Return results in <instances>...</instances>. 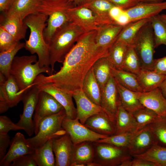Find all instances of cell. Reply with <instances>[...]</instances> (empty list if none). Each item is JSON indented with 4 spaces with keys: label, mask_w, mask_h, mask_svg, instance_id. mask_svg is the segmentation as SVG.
I'll list each match as a JSON object with an SVG mask.
<instances>
[{
    "label": "cell",
    "mask_w": 166,
    "mask_h": 166,
    "mask_svg": "<svg viewBox=\"0 0 166 166\" xmlns=\"http://www.w3.org/2000/svg\"><path fill=\"white\" fill-rule=\"evenodd\" d=\"M96 34L94 30L82 34L65 57L60 70L48 76L40 74L33 84L51 83L72 94L81 89L84 80L94 63L108 55V51L97 45Z\"/></svg>",
    "instance_id": "cell-1"
},
{
    "label": "cell",
    "mask_w": 166,
    "mask_h": 166,
    "mask_svg": "<svg viewBox=\"0 0 166 166\" xmlns=\"http://www.w3.org/2000/svg\"><path fill=\"white\" fill-rule=\"evenodd\" d=\"M48 16L41 12L30 14L23 20V22L30 29L29 39L25 43L24 48L31 54L36 53L40 66L49 67V44L44 39L43 32L47 25Z\"/></svg>",
    "instance_id": "cell-2"
},
{
    "label": "cell",
    "mask_w": 166,
    "mask_h": 166,
    "mask_svg": "<svg viewBox=\"0 0 166 166\" xmlns=\"http://www.w3.org/2000/svg\"><path fill=\"white\" fill-rule=\"evenodd\" d=\"M84 31L80 27L69 22L58 28L48 43L50 65L53 73L57 62L62 63Z\"/></svg>",
    "instance_id": "cell-3"
},
{
    "label": "cell",
    "mask_w": 166,
    "mask_h": 166,
    "mask_svg": "<svg viewBox=\"0 0 166 166\" xmlns=\"http://www.w3.org/2000/svg\"><path fill=\"white\" fill-rule=\"evenodd\" d=\"M43 73L48 75L53 74L51 67L40 66L35 55L15 56L10 70V75L15 79L23 94L32 86L37 77Z\"/></svg>",
    "instance_id": "cell-4"
},
{
    "label": "cell",
    "mask_w": 166,
    "mask_h": 166,
    "mask_svg": "<svg viewBox=\"0 0 166 166\" xmlns=\"http://www.w3.org/2000/svg\"><path fill=\"white\" fill-rule=\"evenodd\" d=\"M75 6L68 0H42L38 12L48 16L43 32L44 37L47 44L57 30L69 22L66 11Z\"/></svg>",
    "instance_id": "cell-5"
},
{
    "label": "cell",
    "mask_w": 166,
    "mask_h": 166,
    "mask_svg": "<svg viewBox=\"0 0 166 166\" xmlns=\"http://www.w3.org/2000/svg\"><path fill=\"white\" fill-rule=\"evenodd\" d=\"M63 108L59 113L43 119L39 124L37 133L32 137L27 139L34 148L43 146L48 140L66 133L63 128L62 123L66 116Z\"/></svg>",
    "instance_id": "cell-6"
},
{
    "label": "cell",
    "mask_w": 166,
    "mask_h": 166,
    "mask_svg": "<svg viewBox=\"0 0 166 166\" xmlns=\"http://www.w3.org/2000/svg\"><path fill=\"white\" fill-rule=\"evenodd\" d=\"M133 45L140 58L142 69L152 70L155 47L150 20L139 30Z\"/></svg>",
    "instance_id": "cell-7"
},
{
    "label": "cell",
    "mask_w": 166,
    "mask_h": 166,
    "mask_svg": "<svg viewBox=\"0 0 166 166\" xmlns=\"http://www.w3.org/2000/svg\"><path fill=\"white\" fill-rule=\"evenodd\" d=\"M93 143L95 150L93 161L101 166H120L124 161L133 158L127 148L106 143Z\"/></svg>",
    "instance_id": "cell-8"
},
{
    "label": "cell",
    "mask_w": 166,
    "mask_h": 166,
    "mask_svg": "<svg viewBox=\"0 0 166 166\" xmlns=\"http://www.w3.org/2000/svg\"><path fill=\"white\" fill-rule=\"evenodd\" d=\"M40 91L36 85H34L22 95L21 101L23 105V111L16 124L21 127L29 136L34 132L35 126L32 118Z\"/></svg>",
    "instance_id": "cell-9"
},
{
    "label": "cell",
    "mask_w": 166,
    "mask_h": 166,
    "mask_svg": "<svg viewBox=\"0 0 166 166\" xmlns=\"http://www.w3.org/2000/svg\"><path fill=\"white\" fill-rule=\"evenodd\" d=\"M62 126L74 145L85 141L95 142L109 136L91 130L81 123L77 118L72 119L66 116L63 120Z\"/></svg>",
    "instance_id": "cell-10"
},
{
    "label": "cell",
    "mask_w": 166,
    "mask_h": 166,
    "mask_svg": "<svg viewBox=\"0 0 166 166\" xmlns=\"http://www.w3.org/2000/svg\"><path fill=\"white\" fill-rule=\"evenodd\" d=\"M63 108L51 95L41 91L33 117L35 135L38 132L39 123L43 119L59 113Z\"/></svg>",
    "instance_id": "cell-11"
},
{
    "label": "cell",
    "mask_w": 166,
    "mask_h": 166,
    "mask_svg": "<svg viewBox=\"0 0 166 166\" xmlns=\"http://www.w3.org/2000/svg\"><path fill=\"white\" fill-rule=\"evenodd\" d=\"M66 14L69 22L81 27L85 32L97 30L99 24L93 12L81 5L70 8Z\"/></svg>",
    "instance_id": "cell-12"
},
{
    "label": "cell",
    "mask_w": 166,
    "mask_h": 166,
    "mask_svg": "<svg viewBox=\"0 0 166 166\" xmlns=\"http://www.w3.org/2000/svg\"><path fill=\"white\" fill-rule=\"evenodd\" d=\"M52 140L55 166H71L73 162L75 145L66 133Z\"/></svg>",
    "instance_id": "cell-13"
},
{
    "label": "cell",
    "mask_w": 166,
    "mask_h": 166,
    "mask_svg": "<svg viewBox=\"0 0 166 166\" xmlns=\"http://www.w3.org/2000/svg\"><path fill=\"white\" fill-rule=\"evenodd\" d=\"M166 10V1L159 3L140 2L123 10L128 23L143 19H149Z\"/></svg>",
    "instance_id": "cell-14"
},
{
    "label": "cell",
    "mask_w": 166,
    "mask_h": 166,
    "mask_svg": "<svg viewBox=\"0 0 166 166\" xmlns=\"http://www.w3.org/2000/svg\"><path fill=\"white\" fill-rule=\"evenodd\" d=\"M73 97L76 105V118L83 124H84L87 120L93 115L104 112L109 113L101 106L90 100L81 89L75 91L73 94Z\"/></svg>",
    "instance_id": "cell-15"
},
{
    "label": "cell",
    "mask_w": 166,
    "mask_h": 166,
    "mask_svg": "<svg viewBox=\"0 0 166 166\" xmlns=\"http://www.w3.org/2000/svg\"><path fill=\"white\" fill-rule=\"evenodd\" d=\"M40 91L46 92L53 96L63 107L66 117L76 118L77 110L73 100V94L58 88L51 83L36 84Z\"/></svg>",
    "instance_id": "cell-16"
},
{
    "label": "cell",
    "mask_w": 166,
    "mask_h": 166,
    "mask_svg": "<svg viewBox=\"0 0 166 166\" xmlns=\"http://www.w3.org/2000/svg\"><path fill=\"white\" fill-rule=\"evenodd\" d=\"M35 148L22 133L18 132L13 138L9 150L0 161V166H9L15 159L23 155L33 153Z\"/></svg>",
    "instance_id": "cell-17"
},
{
    "label": "cell",
    "mask_w": 166,
    "mask_h": 166,
    "mask_svg": "<svg viewBox=\"0 0 166 166\" xmlns=\"http://www.w3.org/2000/svg\"><path fill=\"white\" fill-rule=\"evenodd\" d=\"M84 125L99 134L109 136L116 133L115 119L106 112L91 117Z\"/></svg>",
    "instance_id": "cell-18"
},
{
    "label": "cell",
    "mask_w": 166,
    "mask_h": 166,
    "mask_svg": "<svg viewBox=\"0 0 166 166\" xmlns=\"http://www.w3.org/2000/svg\"><path fill=\"white\" fill-rule=\"evenodd\" d=\"M154 143V137L148 125L136 132L127 148L133 157L144 153Z\"/></svg>",
    "instance_id": "cell-19"
},
{
    "label": "cell",
    "mask_w": 166,
    "mask_h": 166,
    "mask_svg": "<svg viewBox=\"0 0 166 166\" xmlns=\"http://www.w3.org/2000/svg\"><path fill=\"white\" fill-rule=\"evenodd\" d=\"M121 104L116 81L112 76L101 91V106L115 119Z\"/></svg>",
    "instance_id": "cell-20"
},
{
    "label": "cell",
    "mask_w": 166,
    "mask_h": 166,
    "mask_svg": "<svg viewBox=\"0 0 166 166\" xmlns=\"http://www.w3.org/2000/svg\"><path fill=\"white\" fill-rule=\"evenodd\" d=\"M81 5L93 12L97 18L99 26L119 24L110 14L112 9L116 6L107 0H84Z\"/></svg>",
    "instance_id": "cell-21"
},
{
    "label": "cell",
    "mask_w": 166,
    "mask_h": 166,
    "mask_svg": "<svg viewBox=\"0 0 166 166\" xmlns=\"http://www.w3.org/2000/svg\"><path fill=\"white\" fill-rule=\"evenodd\" d=\"M136 94L144 107L153 110L158 116L166 115V99L159 88L148 92H136Z\"/></svg>",
    "instance_id": "cell-22"
},
{
    "label": "cell",
    "mask_w": 166,
    "mask_h": 166,
    "mask_svg": "<svg viewBox=\"0 0 166 166\" xmlns=\"http://www.w3.org/2000/svg\"><path fill=\"white\" fill-rule=\"evenodd\" d=\"M124 25L110 24L99 26L95 41L99 47L108 51L116 41Z\"/></svg>",
    "instance_id": "cell-23"
},
{
    "label": "cell",
    "mask_w": 166,
    "mask_h": 166,
    "mask_svg": "<svg viewBox=\"0 0 166 166\" xmlns=\"http://www.w3.org/2000/svg\"><path fill=\"white\" fill-rule=\"evenodd\" d=\"M0 93L8 103L10 108L16 106L22 101L23 94L14 77L10 75L6 79L3 77H0Z\"/></svg>",
    "instance_id": "cell-24"
},
{
    "label": "cell",
    "mask_w": 166,
    "mask_h": 166,
    "mask_svg": "<svg viewBox=\"0 0 166 166\" xmlns=\"http://www.w3.org/2000/svg\"><path fill=\"white\" fill-rule=\"evenodd\" d=\"M23 20L13 14L0 16V25L18 41L24 39L28 27Z\"/></svg>",
    "instance_id": "cell-25"
},
{
    "label": "cell",
    "mask_w": 166,
    "mask_h": 166,
    "mask_svg": "<svg viewBox=\"0 0 166 166\" xmlns=\"http://www.w3.org/2000/svg\"><path fill=\"white\" fill-rule=\"evenodd\" d=\"M42 0H14L4 14L15 15L23 20L28 15L38 12Z\"/></svg>",
    "instance_id": "cell-26"
},
{
    "label": "cell",
    "mask_w": 166,
    "mask_h": 166,
    "mask_svg": "<svg viewBox=\"0 0 166 166\" xmlns=\"http://www.w3.org/2000/svg\"><path fill=\"white\" fill-rule=\"evenodd\" d=\"M115 135L139 130L134 117L124 108L121 104L119 106L115 115Z\"/></svg>",
    "instance_id": "cell-27"
},
{
    "label": "cell",
    "mask_w": 166,
    "mask_h": 166,
    "mask_svg": "<svg viewBox=\"0 0 166 166\" xmlns=\"http://www.w3.org/2000/svg\"><path fill=\"white\" fill-rule=\"evenodd\" d=\"M81 89L90 100L101 106V89L94 76L92 67L89 71L84 80Z\"/></svg>",
    "instance_id": "cell-28"
},
{
    "label": "cell",
    "mask_w": 166,
    "mask_h": 166,
    "mask_svg": "<svg viewBox=\"0 0 166 166\" xmlns=\"http://www.w3.org/2000/svg\"><path fill=\"white\" fill-rule=\"evenodd\" d=\"M137 76L143 92L150 91L158 88L166 77V75L144 69H142Z\"/></svg>",
    "instance_id": "cell-29"
},
{
    "label": "cell",
    "mask_w": 166,
    "mask_h": 166,
    "mask_svg": "<svg viewBox=\"0 0 166 166\" xmlns=\"http://www.w3.org/2000/svg\"><path fill=\"white\" fill-rule=\"evenodd\" d=\"M111 73L116 80L124 87L134 92H143L136 74L113 66Z\"/></svg>",
    "instance_id": "cell-30"
},
{
    "label": "cell",
    "mask_w": 166,
    "mask_h": 166,
    "mask_svg": "<svg viewBox=\"0 0 166 166\" xmlns=\"http://www.w3.org/2000/svg\"><path fill=\"white\" fill-rule=\"evenodd\" d=\"M116 81L121 104L126 110L132 114L144 107L137 98L136 92L124 87Z\"/></svg>",
    "instance_id": "cell-31"
},
{
    "label": "cell",
    "mask_w": 166,
    "mask_h": 166,
    "mask_svg": "<svg viewBox=\"0 0 166 166\" xmlns=\"http://www.w3.org/2000/svg\"><path fill=\"white\" fill-rule=\"evenodd\" d=\"M95 156L93 142H83L75 145L73 162L81 164L83 166H86L87 163L93 161Z\"/></svg>",
    "instance_id": "cell-32"
},
{
    "label": "cell",
    "mask_w": 166,
    "mask_h": 166,
    "mask_svg": "<svg viewBox=\"0 0 166 166\" xmlns=\"http://www.w3.org/2000/svg\"><path fill=\"white\" fill-rule=\"evenodd\" d=\"M149 19L130 22L124 25L116 41L122 42L128 46L133 45L135 39L141 28Z\"/></svg>",
    "instance_id": "cell-33"
},
{
    "label": "cell",
    "mask_w": 166,
    "mask_h": 166,
    "mask_svg": "<svg viewBox=\"0 0 166 166\" xmlns=\"http://www.w3.org/2000/svg\"><path fill=\"white\" fill-rule=\"evenodd\" d=\"M113 66L107 57L100 58L94 63L92 69L94 76L100 87L101 91L112 76Z\"/></svg>",
    "instance_id": "cell-34"
},
{
    "label": "cell",
    "mask_w": 166,
    "mask_h": 166,
    "mask_svg": "<svg viewBox=\"0 0 166 166\" xmlns=\"http://www.w3.org/2000/svg\"><path fill=\"white\" fill-rule=\"evenodd\" d=\"M52 148V140H48L43 146L35 148L32 155L38 166H54L55 158Z\"/></svg>",
    "instance_id": "cell-35"
},
{
    "label": "cell",
    "mask_w": 166,
    "mask_h": 166,
    "mask_svg": "<svg viewBox=\"0 0 166 166\" xmlns=\"http://www.w3.org/2000/svg\"><path fill=\"white\" fill-rule=\"evenodd\" d=\"M25 43L19 41L9 49L0 53V73L7 79L10 75V70L13 61L18 52L24 47Z\"/></svg>",
    "instance_id": "cell-36"
},
{
    "label": "cell",
    "mask_w": 166,
    "mask_h": 166,
    "mask_svg": "<svg viewBox=\"0 0 166 166\" xmlns=\"http://www.w3.org/2000/svg\"><path fill=\"white\" fill-rule=\"evenodd\" d=\"M128 45L119 41H116L109 49L107 58L113 67L121 69Z\"/></svg>",
    "instance_id": "cell-37"
},
{
    "label": "cell",
    "mask_w": 166,
    "mask_h": 166,
    "mask_svg": "<svg viewBox=\"0 0 166 166\" xmlns=\"http://www.w3.org/2000/svg\"><path fill=\"white\" fill-rule=\"evenodd\" d=\"M133 157L150 161L156 166H166V147L160 146L155 143L144 153Z\"/></svg>",
    "instance_id": "cell-38"
},
{
    "label": "cell",
    "mask_w": 166,
    "mask_h": 166,
    "mask_svg": "<svg viewBox=\"0 0 166 166\" xmlns=\"http://www.w3.org/2000/svg\"><path fill=\"white\" fill-rule=\"evenodd\" d=\"M149 126L153 135L155 143L166 147V115L158 116Z\"/></svg>",
    "instance_id": "cell-39"
},
{
    "label": "cell",
    "mask_w": 166,
    "mask_h": 166,
    "mask_svg": "<svg viewBox=\"0 0 166 166\" xmlns=\"http://www.w3.org/2000/svg\"><path fill=\"white\" fill-rule=\"evenodd\" d=\"M142 69L140 60L133 46H129L121 70L137 75Z\"/></svg>",
    "instance_id": "cell-40"
},
{
    "label": "cell",
    "mask_w": 166,
    "mask_h": 166,
    "mask_svg": "<svg viewBox=\"0 0 166 166\" xmlns=\"http://www.w3.org/2000/svg\"><path fill=\"white\" fill-rule=\"evenodd\" d=\"M152 28L155 48L161 45H166V23L158 15L149 18Z\"/></svg>",
    "instance_id": "cell-41"
},
{
    "label": "cell",
    "mask_w": 166,
    "mask_h": 166,
    "mask_svg": "<svg viewBox=\"0 0 166 166\" xmlns=\"http://www.w3.org/2000/svg\"><path fill=\"white\" fill-rule=\"evenodd\" d=\"M137 131L109 136L106 138L100 139L94 142L108 143L117 147L127 148Z\"/></svg>",
    "instance_id": "cell-42"
},
{
    "label": "cell",
    "mask_w": 166,
    "mask_h": 166,
    "mask_svg": "<svg viewBox=\"0 0 166 166\" xmlns=\"http://www.w3.org/2000/svg\"><path fill=\"white\" fill-rule=\"evenodd\" d=\"M132 115L137 123L139 130L152 123L158 116L153 110L144 107Z\"/></svg>",
    "instance_id": "cell-43"
},
{
    "label": "cell",
    "mask_w": 166,
    "mask_h": 166,
    "mask_svg": "<svg viewBox=\"0 0 166 166\" xmlns=\"http://www.w3.org/2000/svg\"><path fill=\"white\" fill-rule=\"evenodd\" d=\"M18 42L12 35L0 26V52L9 49Z\"/></svg>",
    "instance_id": "cell-44"
},
{
    "label": "cell",
    "mask_w": 166,
    "mask_h": 166,
    "mask_svg": "<svg viewBox=\"0 0 166 166\" xmlns=\"http://www.w3.org/2000/svg\"><path fill=\"white\" fill-rule=\"evenodd\" d=\"M22 128L14 123L6 116H0V134H7L10 131H17Z\"/></svg>",
    "instance_id": "cell-45"
},
{
    "label": "cell",
    "mask_w": 166,
    "mask_h": 166,
    "mask_svg": "<svg viewBox=\"0 0 166 166\" xmlns=\"http://www.w3.org/2000/svg\"><path fill=\"white\" fill-rule=\"evenodd\" d=\"M10 166H36L37 164L32 154L22 156L14 160Z\"/></svg>",
    "instance_id": "cell-46"
},
{
    "label": "cell",
    "mask_w": 166,
    "mask_h": 166,
    "mask_svg": "<svg viewBox=\"0 0 166 166\" xmlns=\"http://www.w3.org/2000/svg\"><path fill=\"white\" fill-rule=\"evenodd\" d=\"M122 10L128 9L140 2V0H107Z\"/></svg>",
    "instance_id": "cell-47"
},
{
    "label": "cell",
    "mask_w": 166,
    "mask_h": 166,
    "mask_svg": "<svg viewBox=\"0 0 166 166\" xmlns=\"http://www.w3.org/2000/svg\"><path fill=\"white\" fill-rule=\"evenodd\" d=\"M152 70L163 75H166V56L154 59Z\"/></svg>",
    "instance_id": "cell-48"
},
{
    "label": "cell",
    "mask_w": 166,
    "mask_h": 166,
    "mask_svg": "<svg viewBox=\"0 0 166 166\" xmlns=\"http://www.w3.org/2000/svg\"><path fill=\"white\" fill-rule=\"evenodd\" d=\"M10 137L8 134H0V161L6 153L7 148L10 143Z\"/></svg>",
    "instance_id": "cell-49"
},
{
    "label": "cell",
    "mask_w": 166,
    "mask_h": 166,
    "mask_svg": "<svg viewBox=\"0 0 166 166\" xmlns=\"http://www.w3.org/2000/svg\"><path fill=\"white\" fill-rule=\"evenodd\" d=\"M130 166H156L153 162L142 159L133 157L130 161Z\"/></svg>",
    "instance_id": "cell-50"
},
{
    "label": "cell",
    "mask_w": 166,
    "mask_h": 166,
    "mask_svg": "<svg viewBox=\"0 0 166 166\" xmlns=\"http://www.w3.org/2000/svg\"><path fill=\"white\" fill-rule=\"evenodd\" d=\"M10 108L7 101L2 95L0 93V113H4Z\"/></svg>",
    "instance_id": "cell-51"
},
{
    "label": "cell",
    "mask_w": 166,
    "mask_h": 166,
    "mask_svg": "<svg viewBox=\"0 0 166 166\" xmlns=\"http://www.w3.org/2000/svg\"><path fill=\"white\" fill-rule=\"evenodd\" d=\"M14 0H0V10L5 13L10 9Z\"/></svg>",
    "instance_id": "cell-52"
},
{
    "label": "cell",
    "mask_w": 166,
    "mask_h": 166,
    "mask_svg": "<svg viewBox=\"0 0 166 166\" xmlns=\"http://www.w3.org/2000/svg\"><path fill=\"white\" fill-rule=\"evenodd\" d=\"M158 88L161 91L163 96L166 99V77L162 81Z\"/></svg>",
    "instance_id": "cell-53"
},
{
    "label": "cell",
    "mask_w": 166,
    "mask_h": 166,
    "mask_svg": "<svg viewBox=\"0 0 166 166\" xmlns=\"http://www.w3.org/2000/svg\"><path fill=\"white\" fill-rule=\"evenodd\" d=\"M164 0H140V2L159 3L162 2Z\"/></svg>",
    "instance_id": "cell-54"
},
{
    "label": "cell",
    "mask_w": 166,
    "mask_h": 166,
    "mask_svg": "<svg viewBox=\"0 0 166 166\" xmlns=\"http://www.w3.org/2000/svg\"><path fill=\"white\" fill-rule=\"evenodd\" d=\"M83 1L84 0H68L69 2L73 3L76 6L81 5Z\"/></svg>",
    "instance_id": "cell-55"
},
{
    "label": "cell",
    "mask_w": 166,
    "mask_h": 166,
    "mask_svg": "<svg viewBox=\"0 0 166 166\" xmlns=\"http://www.w3.org/2000/svg\"><path fill=\"white\" fill-rule=\"evenodd\" d=\"M86 166H101L99 164L93 161L89 163L86 164Z\"/></svg>",
    "instance_id": "cell-56"
},
{
    "label": "cell",
    "mask_w": 166,
    "mask_h": 166,
    "mask_svg": "<svg viewBox=\"0 0 166 166\" xmlns=\"http://www.w3.org/2000/svg\"><path fill=\"white\" fill-rule=\"evenodd\" d=\"M158 16L161 20L166 23V14H159L158 15Z\"/></svg>",
    "instance_id": "cell-57"
}]
</instances>
